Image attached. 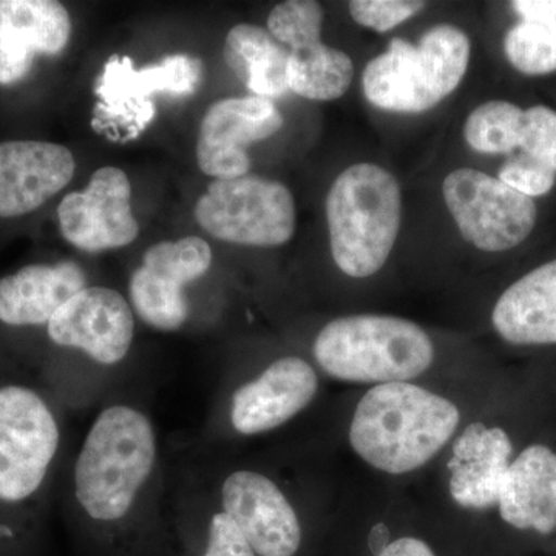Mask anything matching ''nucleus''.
Returning a JSON list of instances; mask_svg holds the SVG:
<instances>
[{
	"mask_svg": "<svg viewBox=\"0 0 556 556\" xmlns=\"http://www.w3.org/2000/svg\"><path fill=\"white\" fill-rule=\"evenodd\" d=\"M170 460L144 405L102 402L70 447L56 506L83 556H174L167 501Z\"/></svg>",
	"mask_w": 556,
	"mask_h": 556,
	"instance_id": "obj_1",
	"label": "nucleus"
},
{
	"mask_svg": "<svg viewBox=\"0 0 556 556\" xmlns=\"http://www.w3.org/2000/svg\"><path fill=\"white\" fill-rule=\"evenodd\" d=\"M68 412L33 372L0 361V556H43L67 460Z\"/></svg>",
	"mask_w": 556,
	"mask_h": 556,
	"instance_id": "obj_2",
	"label": "nucleus"
},
{
	"mask_svg": "<svg viewBox=\"0 0 556 556\" xmlns=\"http://www.w3.org/2000/svg\"><path fill=\"white\" fill-rule=\"evenodd\" d=\"M49 345L65 361L36 376L68 413L104 402L116 386V371L134 350L135 313L116 289L84 288L46 328Z\"/></svg>",
	"mask_w": 556,
	"mask_h": 556,
	"instance_id": "obj_3",
	"label": "nucleus"
},
{
	"mask_svg": "<svg viewBox=\"0 0 556 556\" xmlns=\"http://www.w3.org/2000/svg\"><path fill=\"white\" fill-rule=\"evenodd\" d=\"M459 408L412 382L380 383L354 409L350 444L368 466L407 475L426 466L455 437Z\"/></svg>",
	"mask_w": 556,
	"mask_h": 556,
	"instance_id": "obj_4",
	"label": "nucleus"
},
{
	"mask_svg": "<svg viewBox=\"0 0 556 556\" xmlns=\"http://www.w3.org/2000/svg\"><path fill=\"white\" fill-rule=\"evenodd\" d=\"M327 219L339 269L353 278L375 276L390 257L401 229L397 179L378 164L348 167L329 189Z\"/></svg>",
	"mask_w": 556,
	"mask_h": 556,
	"instance_id": "obj_5",
	"label": "nucleus"
},
{
	"mask_svg": "<svg viewBox=\"0 0 556 556\" xmlns=\"http://www.w3.org/2000/svg\"><path fill=\"white\" fill-rule=\"evenodd\" d=\"M313 356L321 371L343 382H409L431 367L434 346L407 318L358 314L334 318L318 331Z\"/></svg>",
	"mask_w": 556,
	"mask_h": 556,
	"instance_id": "obj_6",
	"label": "nucleus"
},
{
	"mask_svg": "<svg viewBox=\"0 0 556 556\" xmlns=\"http://www.w3.org/2000/svg\"><path fill=\"white\" fill-rule=\"evenodd\" d=\"M470 53L466 33L450 24L430 28L417 46L393 39L386 53L369 61L365 68V97L388 112H427L459 87Z\"/></svg>",
	"mask_w": 556,
	"mask_h": 556,
	"instance_id": "obj_7",
	"label": "nucleus"
},
{
	"mask_svg": "<svg viewBox=\"0 0 556 556\" xmlns=\"http://www.w3.org/2000/svg\"><path fill=\"white\" fill-rule=\"evenodd\" d=\"M318 387L316 368L294 354L274 358L252 378L229 380L208 407L197 448L283 427L313 404Z\"/></svg>",
	"mask_w": 556,
	"mask_h": 556,
	"instance_id": "obj_8",
	"label": "nucleus"
},
{
	"mask_svg": "<svg viewBox=\"0 0 556 556\" xmlns=\"http://www.w3.org/2000/svg\"><path fill=\"white\" fill-rule=\"evenodd\" d=\"M193 456L218 497L219 506L240 527L257 556H300L305 527L295 504L266 471L226 467L195 448Z\"/></svg>",
	"mask_w": 556,
	"mask_h": 556,
	"instance_id": "obj_9",
	"label": "nucleus"
},
{
	"mask_svg": "<svg viewBox=\"0 0 556 556\" xmlns=\"http://www.w3.org/2000/svg\"><path fill=\"white\" fill-rule=\"evenodd\" d=\"M197 223L214 239L252 248L283 247L295 232V201L276 179H215L195 204Z\"/></svg>",
	"mask_w": 556,
	"mask_h": 556,
	"instance_id": "obj_10",
	"label": "nucleus"
},
{
	"mask_svg": "<svg viewBox=\"0 0 556 556\" xmlns=\"http://www.w3.org/2000/svg\"><path fill=\"white\" fill-rule=\"evenodd\" d=\"M442 195L460 236L479 251H510L535 228L533 200L485 172L453 170L442 182Z\"/></svg>",
	"mask_w": 556,
	"mask_h": 556,
	"instance_id": "obj_11",
	"label": "nucleus"
},
{
	"mask_svg": "<svg viewBox=\"0 0 556 556\" xmlns=\"http://www.w3.org/2000/svg\"><path fill=\"white\" fill-rule=\"evenodd\" d=\"M212 262V249L200 237L153 244L130 276L127 300L135 317L155 331L185 328L192 316L188 288L206 276Z\"/></svg>",
	"mask_w": 556,
	"mask_h": 556,
	"instance_id": "obj_12",
	"label": "nucleus"
},
{
	"mask_svg": "<svg viewBox=\"0 0 556 556\" xmlns=\"http://www.w3.org/2000/svg\"><path fill=\"white\" fill-rule=\"evenodd\" d=\"M167 521L174 556H257L193 455L170 463Z\"/></svg>",
	"mask_w": 556,
	"mask_h": 556,
	"instance_id": "obj_13",
	"label": "nucleus"
},
{
	"mask_svg": "<svg viewBox=\"0 0 556 556\" xmlns=\"http://www.w3.org/2000/svg\"><path fill=\"white\" fill-rule=\"evenodd\" d=\"M64 239L84 252H102L129 247L139 236L131 212V186L126 172L101 167L89 186L68 193L58 207Z\"/></svg>",
	"mask_w": 556,
	"mask_h": 556,
	"instance_id": "obj_14",
	"label": "nucleus"
},
{
	"mask_svg": "<svg viewBox=\"0 0 556 556\" xmlns=\"http://www.w3.org/2000/svg\"><path fill=\"white\" fill-rule=\"evenodd\" d=\"M285 119L274 102L260 97L226 98L207 109L197 141V163L204 175L239 178L251 167L248 148L276 135Z\"/></svg>",
	"mask_w": 556,
	"mask_h": 556,
	"instance_id": "obj_15",
	"label": "nucleus"
},
{
	"mask_svg": "<svg viewBox=\"0 0 556 556\" xmlns=\"http://www.w3.org/2000/svg\"><path fill=\"white\" fill-rule=\"evenodd\" d=\"M201 76L203 64L189 54H175L142 70H135L129 56H113L105 64L97 94L108 115L119 116L138 135L155 116L149 101L152 94L195 93Z\"/></svg>",
	"mask_w": 556,
	"mask_h": 556,
	"instance_id": "obj_16",
	"label": "nucleus"
},
{
	"mask_svg": "<svg viewBox=\"0 0 556 556\" xmlns=\"http://www.w3.org/2000/svg\"><path fill=\"white\" fill-rule=\"evenodd\" d=\"M76 170L73 153L46 141L0 144V217L30 214L67 188Z\"/></svg>",
	"mask_w": 556,
	"mask_h": 556,
	"instance_id": "obj_17",
	"label": "nucleus"
},
{
	"mask_svg": "<svg viewBox=\"0 0 556 556\" xmlns=\"http://www.w3.org/2000/svg\"><path fill=\"white\" fill-rule=\"evenodd\" d=\"M72 36L67 9L54 0H0V86L30 73L39 54H60Z\"/></svg>",
	"mask_w": 556,
	"mask_h": 556,
	"instance_id": "obj_18",
	"label": "nucleus"
},
{
	"mask_svg": "<svg viewBox=\"0 0 556 556\" xmlns=\"http://www.w3.org/2000/svg\"><path fill=\"white\" fill-rule=\"evenodd\" d=\"M89 287V278L72 260L28 265L0 278V327L43 328L73 295Z\"/></svg>",
	"mask_w": 556,
	"mask_h": 556,
	"instance_id": "obj_19",
	"label": "nucleus"
},
{
	"mask_svg": "<svg viewBox=\"0 0 556 556\" xmlns=\"http://www.w3.org/2000/svg\"><path fill=\"white\" fill-rule=\"evenodd\" d=\"M514 453L503 428L470 424L457 437L448 460L450 495L464 508L496 506L501 482Z\"/></svg>",
	"mask_w": 556,
	"mask_h": 556,
	"instance_id": "obj_20",
	"label": "nucleus"
},
{
	"mask_svg": "<svg viewBox=\"0 0 556 556\" xmlns=\"http://www.w3.org/2000/svg\"><path fill=\"white\" fill-rule=\"evenodd\" d=\"M497 507L507 525L548 535L556 529V453L533 444L510 463Z\"/></svg>",
	"mask_w": 556,
	"mask_h": 556,
	"instance_id": "obj_21",
	"label": "nucleus"
},
{
	"mask_svg": "<svg viewBox=\"0 0 556 556\" xmlns=\"http://www.w3.org/2000/svg\"><path fill=\"white\" fill-rule=\"evenodd\" d=\"M492 321L497 334L511 345H555L556 260L508 287L497 299Z\"/></svg>",
	"mask_w": 556,
	"mask_h": 556,
	"instance_id": "obj_22",
	"label": "nucleus"
},
{
	"mask_svg": "<svg viewBox=\"0 0 556 556\" xmlns=\"http://www.w3.org/2000/svg\"><path fill=\"white\" fill-rule=\"evenodd\" d=\"M223 56L254 97L273 100L289 91V50L265 28L251 24L230 28Z\"/></svg>",
	"mask_w": 556,
	"mask_h": 556,
	"instance_id": "obj_23",
	"label": "nucleus"
},
{
	"mask_svg": "<svg viewBox=\"0 0 556 556\" xmlns=\"http://www.w3.org/2000/svg\"><path fill=\"white\" fill-rule=\"evenodd\" d=\"M354 78V65L343 51L314 42L289 50L288 87L311 101H334L346 93Z\"/></svg>",
	"mask_w": 556,
	"mask_h": 556,
	"instance_id": "obj_24",
	"label": "nucleus"
},
{
	"mask_svg": "<svg viewBox=\"0 0 556 556\" xmlns=\"http://www.w3.org/2000/svg\"><path fill=\"white\" fill-rule=\"evenodd\" d=\"M522 118L525 110L514 102H484L468 115L464 137L479 153L508 155L521 142Z\"/></svg>",
	"mask_w": 556,
	"mask_h": 556,
	"instance_id": "obj_25",
	"label": "nucleus"
},
{
	"mask_svg": "<svg viewBox=\"0 0 556 556\" xmlns=\"http://www.w3.org/2000/svg\"><path fill=\"white\" fill-rule=\"evenodd\" d=\"M324 9L314 0H288L270 11L268 31L288 50L320 42Z\"/></svg>",
	"mask_w": 556,
	"mask_h": 556,
	"instance_id": "obj_26",
	"label": "nucleus"
},
{
	"mask_svg": "<svg viewBox=\"0 0 556 556\" xmlns=\"http://www.w3.org/2000/svg\"><path fill=\"white\" fill-rule=\"evenodd\" d=\"M504 50L508 62L525 75L556 72L555 36L529 22H519L507 31Z\"/></svg>",
	"mask_w": 556,
	"mask_h": 556,
	"instance_id": "obj_27",
	"label": "nucleus"
},
{
	"mask_svg": "<svg viewBox=\"0 0 556 556\" xmlns=\"http://www.w3.org/2000/svg\"><path fill=\"white\" fill-rule=\"evenodd\" d=\"M519 149L525 155L556 172V112L554 110L544 105H533L525 110Z\"/></svg>",
	"mask_w": 556,
	"mask_h": 556,
	"instance_id": "obj_28",
	"label": "nucleus"
},
{
	"mask_svg": "<svg viewBox=\"0 0 556 556\" xmlns=\"http://www.w3.org/2000/svg\"><path fill=\"white\" fill-rule=\"evenodd\" d=\"M424 9L426 2L419 0H353L348 3L351 17L358 25L378 33L393 30Z\"/></svg>",
	"mask_w": 556,
	"mask_h": 556,
	"instance_id": "obj_29",
	"label": "nucleus"
},
{
	"mask_svg": "<svg viewBox=\"0 0 556 556\" xmlns=\"http://www.w3.org/2000/svg\"><path fill=\"white\" fill-rule=\"evenodd\" d=\"M497 178L522 195L533 199L551 192L555 186L556 172L522 153L507 160Z\"/></svg>",
	"mask_w": 556,
	"mask_h": 556,
	"instance_id": "obj_30",
	"label": "nucleus"
},
{
	"mask_svg": "<svg viewBox=\"0 0 556 556\" xmlns=\"http://www.w3.org/2000/svg\"><path fill=\"white\" fill-rule=\"evenodd\" d=\"M511 7L522 22L536 25L556 38V0H515Z\"/></svg>",
	"mask_w": 556,
	"mask_h": 556,
	"instance_id": "obj_31",
	"label": "nucleus"
},
{
	"mask_svg": "<svg viewBox=\"0 0 556 556\" xmlns=\"http://www.w3.org/2000/svg\"><path fill=\"white\" fill-rule=\"evenodd\" d=\"M378 556H437L426 541L419 538L405 536L391 541L386 551Z\"/></svg>",
	"mask_w": 556,
	"mask_h": 556,
	"instance_id": "obj_32",
	"label": "nucleus"
},
{
	"mask_svg": "<svg viewBox=\"0 0 556 556\" xmlns=\"http://www.w3.org/2000/svg\"><path fill=\"white\" fill-rule=\"evenodd\" d=\"M390 543V530H388L387 526L378 525L371 530V535H369V548H371L372 554L378 556L380 552L386 551Z\"/></svg>",
	"mask_w": 556,
	"mask_h": 556,
	"instance_id": "obj_33",
	"label": "nucleus"
}]
</instances>
